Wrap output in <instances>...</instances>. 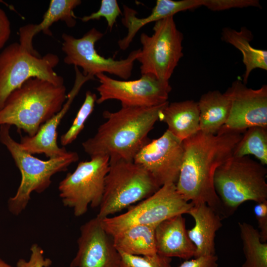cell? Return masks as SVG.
<instances>
[{
	"instance_id": "10",
	"label": "cell",
	"mask_w": 267,
	"mask_h": 267,
	"mask_svg": "<svg viewBox=\"0 0 267 267\" xmlns=\"http://www.w3.org/2000/svg\"><path fill=\"white\" fill-rule=\"evenodd\" d=\"M109 167L106 156H96L79 163L59 183V196L63 205L71 208L77 217L86 213L88 207H99L105 176Z\"/></svg>"
},
{
	"instance_id": "16",
	"label": "cell",
	"mask_w": 267,
	"mask_h": 267,
	"mask_svg": "<svg viewBox=\"0 0 267 267\" xmlns=\"http://www.w3.org/2000/svg\"><path fill=\"white\" fill-rule=\"evenodd\" d=\"M75 80L74 85L67 94V99L62 108L44 124L34 135L22 136L19 142L21 147L31 154H44L52 158L65 155L68 151L65 147H60L57 142V128L64 116L83 85L94 77L85 76L75 66Z\"/></svg>"
},
{
	"instance_id": "12",
	"label": "cell",
	"mask_w": 267,
	"mask_h": 267,
	"mask_svg": "<svg viewBox=\"0 0 267 267\" xmlns=\"http://www.w3.org/2000/svg\"><path fill=\"white\" fill-rule=\"evenodd\" d=\"M95 77L100 83L96 88L99 95L96 101L97 104L115 99L121 102L122 106L154 107L167 102L172 90L169 81L149 74L132 81L117 80L103 73Z\"/></svg>"
},
{
	"instance_id": "14",
	"label": "cell",
	"mask_w": 267,
	"mask_h": 267,
	"mask_svg": "<svg viewBox=\"0 0 267 267\" xmlns=\"http://www.w3.org/2000/svg\"><path fill=\"white\" fill-rule=\"evenodd\" d=\"M225 93L230 99V113L226 123L219 132L243 134L253 127L267 128L266 85L258 89H252L237 79Z\"/></svg>"
},
{
	"instance_id": "31",
	"label": "cell",
	"mask_w": 267,
	"mask_h": 267,
	"mask_svg": "<svg viewBox=\"0 0 267 267\" xmlns=\"http://www.w3.org/2000/svg\"><path fill=\"white\" fill-rule=\"evenodd\" d=\"M31 255L28 260L19 259L17 263V267H48L51 264V261L48 258H44V251L37 244H33L30 248Z\"/></svg>"
},
{
	"instance_id": "13",
	"label": "cell",
	"mask_w": 267,
	"mask_h": 267,
	"mask_svg": "<svg viewBox=\"0 0 267 267\" xmlns=\"http://www.w3.org/2000/svg\"><path fill=\"white\" fill-rule=\"evenodd\" d=\"M183 156L182 141L168 130L150 140L137 153L133 162L145 169L160 187L176 184Z\"/></svg>"
},
{
	"instance_id": "4",
	"label": "cell",
	"mask_w": 267,
	"mask_h": 267,
	"mask_svg": "<svg viewBox=\"0 0 267 267\" xmlns=\"http://www.w3.org/2000/svg\"><path fill=\"white\" fill-rule=\"evenodd\" d=\"M10 126H0V142L11 154L21 174V181L15 194L8 200L7 206L13 215H20L26 208L33 192L41 193L50 185L54 174L65 171L79 160L76 152L68 151L58 157L43 160L24 150L19 142L11 136Z\"/></svg>"
},
{
	"instance_id": "28",
	"label": "cell",
	"mask_w": 267,
	"mask_h": 267,
	"mask_svg": "<svg viewBox=\"0 0 267 267\" xmlns=\"http://www.w3.org/2000/svg\"><path fill=\"white\" fill-rule=\"evenodd\" d=\"M120 254L121 260L119 267H172V258L157 253L146 256Z\"/></svg>"
},
{
	"instance_id": "25",
	"label": "cell",
	"mask_w": 267,
	"mask_h": 267,
	"mask_svg": "<svg viewBox=\"0 0 267 267\" xmlns=\"http://www.w3.org/2000/svg\"><path fill=\"white\" fill-rule=\"evenodd\" d=\"M245 261L242 267H267V243L261 239L259 231L245 222H238Z\"/></svg>"
},
{
	"instance_id": "11",
	"label": "cell",
	"mask_w": 267,
	"mask_h": 267,
	"mask_svg": "<svg viewBox=\"0 0 267 267\" xmlns=\"http://www.w3.org/2000/svg\"><path fill=\"white\" fill-rule=\"evenodd\" d=\"M103 36V34L92 28L80 38L63 33L62 50L65 54L64 62L83 69L85 76L95 77L100 73H107L124 80L132 75L134 64L140 49L132 51L127 57L115 60L112 57L100 55L95 48V44Z\"/></svg>"
},
{
	"instance_id": "5",
	"label": "cell",
	"mask_w": 267,
	"mask_h": 267,
	"mask_svg": "<svg viewBox=\"0 0 267 267\" xmlns=\"http://www.w3.org/2000/svg\"><path fill=\"white\" fill-rule=\"evenodd\" d=\"M267 175L265 166L248 156H232L217 168L214 186L225 218L245 202L267 201Z\"/></svg>"
},
{
	"instance_id": "30",
	"label": "cell",
	"mask_w": 267,
	"mask_h": 267,
	"mask_svg": "<svg viewBox=\"0 0 267 267\" xmlns=\"http://www.w3.org/2000/svg\"><path fill=\"white\" fill-rule=\"evenodd\" d=\"M203 6L212 11L250 6L261 7L258 0H203Z\"/></svg>"
},
{
	"instance_id": "22",
	"label": "cell",
	"mask_w": 267,
	"mask_h": 267,
	"mask_svg": "<svg viewBox=\"0 0 267 267\" xmlns=\"http://www.w3.org/2000/svg\"><path fill=\"white\" fill-rule=\"evenodd\" d=\"M199 110V131L215 134L226 123L230 101L226 94L216 90L203 94L197 102Z\"/></svg>"
},
{
	"instance_id": "27",
	"label": "cell",
	"mask_w": 267,
	"mask_h": 267,
	"mask_svg": "<svg viewBox=\"0 0 267 267\" xmlns=\"http://www.w3.org/2000/svg\"><path fill=\"white\" fill-rule=\"evenodd\" d=\"M97 98L96 94L89 90L86 92L84 101L71 126L60 137V143L62 146L71 143L83 130L86 121L93 111Z\"/></svg>"
},
{
	"instance_id": "18",
	"label": "cell",
	"mask_w": 267,
	"mask_h": 267,
	"mask_svg": "<svg viewBox=\"0 0 267 267\" xmlns=\"http://www.w3.org/2000/svg\"><path fill=\"white\" fill-rule=\"evenodd\" d=\"M80 0H51L42 21L37 24H29L21 27L19 30V44L32 54L40 56L34 49L33 40L41 32L51 36L50 27L55 22L61 21L70 28L76 24L74 9L81 4Z\"/></svg>"
},
{
	"instance_id": "19",
	"label": "cell",
	"mask_w": 267,
	"mask_h": 267,
	"mask_svg": "<svg viewBox=\"0 0 267 267\" xmlns=\"http://www.w3.org/2000/svg\"><path fill=\"white\" fill-rule=\"evenodd\" d=\"M187 214L194 219V226L187 234L195 249L194 257L215 255L216 232L222 226V218L205 204L193 205Z\"/></svg>"
},
{
	"instance_id": "32",
	"label": "cell",
	"mask_w": 267,
	"mask_h": 267,
	"mask_svg": "<svg viewBox=\"0 0 267 267\" xmlns=\"http://www.w3.org/2000/svg\"><path fill=\"white\" fill-rule=\"evenodd\" d=\"M254 213L258 224L261 239L263 242L267 241V201L256 203L254 207Z\"/></svg>"
},
{
	"instance_id": "15",
	"label": "cell",
	"mask_w": 267,
	"mask_h": 267,
	"mask_svg": "<svg viewBox=\"0 0 267 267\" xmlns=\"http://www.w3.org/2000/svg\"><path fill=\"white\" fill-rule=\"evenodd\" d=\"M77 243L78 250L70 267H119L120 254L98 217L81 226Z\"/></svg>"
},
{
	"instance_id": "7",
	"label": "cell",
	"mask_w": 267,
	"mask_h": 267,
	"mask_svg": "<svg viewBox=\"0 0 267 267\" xmlns=\"http://www.w3.org/2000/svg\"><path fill=\"white\" fill-rule=\"evenodd\" d=\"M58 56L48 53L35 55L18 43L7 46L0 53V109L9 94L31 78H39L56 86L64 85V79L54 70Z\"/></svg>"
},
{
	"instance_id": "17",
	"label": "cell",
	"mask_w": 267,
	"mask_h": 267,
	"mask_svg": "<svg viewBox=\"0 0 267 267\" xmlns=\"http://www.w3.org/2000/svg\"><path fill=\"white\" fill-rule=\"evenodd\" d=\"M187 230L182 215L173 216L158 224L155 229L157 253L184 260L194 257L196 249Z\"/></svg>"
},
{
	"instance_id": "23",
	"label": "cell",
	"mask_w": 267,
	"mask_h": 267,
	"mask_svg": "<svg viewBox=\"0 0 267 267\" xmlns=\"http://www.w3.org/2000/svg\"><path fill=\"white\" fill-rule=\"evenodd\" d=\"M155 227L133 225L111 236L115 247L120 253L139 256L153 255L157 253Z\"/></svg>"
},
{
	"instance_id": "33",
	"label": "cell",
	"mask_w": 267,
	"mask_h": 267,
	"mask_svg": "<svg viewBox=\"0 0 267 267\" xmlns=\"http://www.w3.org/2000/svg\"><path fill=\"white\" fill-rule=\"evenodd\" d=\"M216 255L201 256L185 260L178 267H219Z\"/></svg>"
},
{
	"instance_id": "8",
	"label": "cell",
	"mask_w": 267,
	"mask_h": 267,
	"mask_svg": "<svg viewBox=\"0 0 267 267\" xmlns=\"http://www.w3.org/2000/svg\"><path fill=\"white\" fill-rule=\"evenodd\" d=\"M153 30L151 36L141 34L142 48L136 60L140 63L141 75L149 74L169 81L183 57V35L173 16L155 22Z\"/></svg>"
},
{
	"instance_id": "9",
	"label": "cell",
	"mask_w": 267,
	"mask_h": 267,
	"mask_svg": "<svg viewBox=\"0 0 267 267\" xmlns=\"http://www.w3.org/2000/svg\"><path fill=\"white\" fill-rule=\"evenodd\" d=\"M193 204L185 201L178 192L176 184L163 185L154 194L131 206L124 213L101 220L106 232L112 236L133 225L156 227L163 221L178 215L187 214Z\"/></svg>"
},
{
	"instance_id": "21",
	"label": "cell",
	"mask_w": 267,
	"mask_h": 267,
	"mask_svg": "<svg viewBox=\"0 0 267 267\" xmlns=\"http://www.w3.org/2000/svg\"><path fill=\"white\" fill-rule=\"evenodd\" d=\"M159 120L166 123L167 130L182 141L199 131L197 102L187 100L168 102L162 110Z\"/></svg>"
},
{
	"instance_id": "29",
	"label": "cell",
	"mask_w": 267,
	"mask_h": 267,
	"mask_svg": "<svg viewBox=\"0 0 267 267\" xmlns=\"http://www.w3.org/2000/svg\"><path fill=\"white\" fill-rule=\"evenodd\" d=\"M122 12L116 0H102L99 9L96 12L89 15L85 16L81 18L84 22L92 20H99L104 17L106 20L108 27L112 29L116 19Z\"/></svg>"
},
{
	"instance_id": "6",
	"label": "cell",
	"mask_w": 267,
	"mask_h": 267,
	"mask_svg": "<svg viewBox=\"0 0 267 267\" xmlns=\"http://www.w3.org/2000/svg\"><path fill=\"white\" fill-rule=\"evenodd\" d=\"M160 188L152 176L134 162H110L96 217L101 220L109 217L148 198Z\"/></svg>"
},
{
	"instance_id": "24",
	"label": "cell",
	"mask_w": 267,
	"mask_h": 267,
	"mask_svg": "<svg viewBox=\"0 0 267 267\" xmlns=\"http://www.w3.org/2000/svg\"><path fill=\"white\" fill-rule=\"evenodd\" d=\"M253 38L251 31L245 27L239 31L225 27L222 32V40L234 46L242 54L245 67L242 82L245 85L253 70L259 68L267 70V51L254 48L250 44Z\"/></svg>"
},
{
	"instance_id": "3",
	"label": "cell",
	"mask_w": 267,
	"mask_h": 267,
	"mask_svg": "<svg viewBox=\"0 0 267 267\" xmlns=\"http://www.w3.org/2000/svg\"><path fill=\"white\" fill-rule=\"evenodd\" d=\"M67 95L64 85L30 79L7 98L0 109V126H15L32 136L62 108Z\"/></svg>"
},
{
	"instance_id": "34",
	"label": "cell",
	"mask_w": 267,
	"mask_h": 267,
	"mask_svg": "<svg viewBox=\"0 0 267 267\" xmlns=\"http://www.w3.org/2000/svg\"><path fill=\"white\" fill-rule=\"evenodd\" d=\"M10 34V21L5 11L0 7V49L5 45Z\"/></svg>"
},
{
	"instance_id": "20",
	"label": "cell",
	"mask_w": 267,
	"mask_h": 267,
	"mask_svg": "<svg viewBox=\"0 0 267 267\" xmlns=\"http://www.w3.org/2000/svg\"><path fill=\"white\" fill-rule=\"evenodd\" d=\"M188 8L187 0H157L151 13L146 17L140 18L136 16L137 12L134 9L124 5L122 22L127 28L128 33L124 38L118 41L119 48L123 50L127 49L137 32L146 24L174 16L176 13Z\"/></svg>"
},
{
	"instance_id": "26",
	"label": "cell",
	"mask_w": 267,
	"mask_h": 267,
	"mask_svg": "<svg viewBox=\"0 0 267 267\" xmlns=\"http://www.w3.org/2000/svg\"><path fill=\"white\" fill-rule=\"evenodd\" d=\"M255 156L263 165H267V128L253 127L247 129L236 144L233 156Z\"/></svg>"
},
{
	"instance_id": "1",
	"label": "cell",
	"mask_w": 267,
	"mask_h": 267,
	"mask_svg": "<svg viewBox=\"0 0 267 267\" xmlns=\"http://www.w3.org/2000/svg\"><path fill=\"white\" fill-rule=\"evenodd\" d=\"M242 134L199 131L182 141L183 160L176 186L185 201L193 205L205 204L225 218L215 188L214 176L217 168L232 156Z\"/></svg>"
},
{
	"instance_id": "2",
	"label": "cell",
	"mask_w": 267,
	"mask_h": 267,
	"mask_svg": "<svg viewBox=\"0 0 267 267\" xmlns=\"http://www.w3.org/2000/svg\"><path fill=\"white\" fill-rule=\"evenodd\" d=\"M168 102L151 107L122 106L116 112L105 111L103 116L106 121L93 137L82 143L84 151L90 158L106 156L109 163L133 162L139 150L150 140L148 134Z\"/></svg>"
},
{
	"instance_id": "35",
	"label": "cell",
	"mask_w": 267,
	"mask_h": 267,
	"mask_svg": "<svg viewBox=\"0 0 267 267\" xmlns=\"http://www.w3.org/2000/svg\"><path fill=\"white\" fill-rule=\"evenodd\" d=\"M0 267H13L11 265L8 264L4 260L0 258Z\"/></svg>"
}]
</instances>
